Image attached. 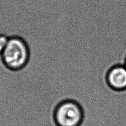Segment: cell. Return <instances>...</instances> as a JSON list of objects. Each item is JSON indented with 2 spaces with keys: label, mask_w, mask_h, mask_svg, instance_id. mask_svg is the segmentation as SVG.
I'll return each instance as SVG.
<instances>
[{
  "label": "cell",
  "mask_w": 126,
  "mask_h": 126,
  "mask_svg": "<svg viewBox=\"0 0 126 126\" xmlns=\"http://www.w3.org/2000/svg\"><path fill=\"white\" fill-rule=\"evenodd\" d=\"M1 56L6 67L12 70H18L27 64L29 59V50L23 39L11 37L9 38Z\"/></svg>",
  "instance_id": "obj_1"
},
{
  "label": "cell",
  "mask_w": 126,
  "mask_h": 126,
  "mask_svg": "<svg viewBox=\"0 0 126 126\" xmlns=\"http://www.w3.org/2000/svg\"><path fill=\"white\" fill-rule=\"evenodd\" d=\"M83 118L81 107L72 100L60 103L54 113V121L57 126H81Z\"/></svg>",
  "instance_id": "obj_2"
},
{
  "label": "cell",
  "mask_w": 126,
  "mask_h": 126,
  "mask_svg": "<svg viewBox=\"0 0 126 126\" xmlns=\"http://www.w3.org/2000/svg\"><path fill=\"white\" fill-rule=\"evenodd\" d=\"M110 87L118 91H126V66L117 65L110 70L107 75Z\"/></svg>",
  "instance_id": "obj_3"
},
{
  "label": "cell",
  "mask_w": 126,
  "mask_h": 126,
  "mask_svg": "<svg viewBox=\"0 0 126 126\" xmlns=\"http://www.w3.org/2000/svg\"><path fill=\"white\" fill-rule=\"evenodd\" d=\"M9 38L4 34H0V55L2 54L8 42Z\"/></svg>",
  "instance_id": "obj_4"
},
{
  "label": "cell",
  "mask_w": 126,
  "mask_h": 126,
  "mask_svg": "<svg viewBox=\"0 0 126 126\" xmlns=\"http://www.w3.org/2000/svg\"><path fill=\"white\" fill-rule=\"evenodd\" d=\"M125 66H126V59H125Z\"/></svg>",
  "instance_id": "obj_5"
}]
</instances>
